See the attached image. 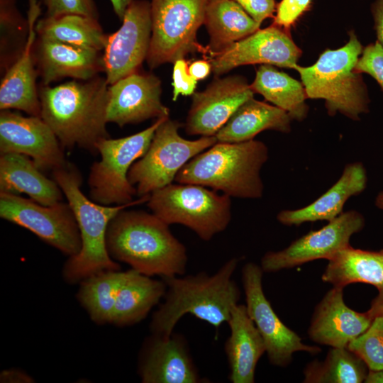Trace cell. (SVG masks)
Segmentation results:
<instances>
[{
    "label": "cell",
    "instance_id": "6da1fadb",
    "mask_svg": "<svg viewBox=\"0 0 383 383\" xmlns=\"http://www.w3.org/2000/svg\"><path fill=\"white\" fill-rule=\"evenodd\" d=\"M111 257L136 272L162 279L185 274L188 255L185 245L170 226L152 213L139 210L118 212L106 235Z\"/></svg>",
    "mask_w": 383,
    "mask_h": 383
},
{
    "label": "cell",
    "instance_id": "7a4b0ae2",
    "mask_svg": "<svg viewBox=\"0 0 383 383\" xmlns=\"http://www.w3.org/2000/svg\"><path fill=\"white\" fill-rule=\"evenodd\" d=\"M109 84L105 77L73 79L38 89L40 117L63 149L75 146L96 155V144L110 138L106 129Z\"/></svg>",
    "mask_w": 383,
    "mask_h": 383
},
{
    "label": "cell",
    "instance_id": "3957f363",
    "mask_svg": "<svg viewBox=\"0 0 383 383\" xmlns=\"http://www.w3.org/2000/svg\"><path fill=\"white\" fill-rule=\"evenodd\" d=\"M238 263L239 259L233 257L213 274L202 271L162 279L166 292L163 302L152 314L151 333L171 335L188 313L218 330L228 322L233 306L240 298L239 286L233 278Z\"/></svg>",
    "mask_w": 383,
    "mask_h": 383
},
{
    "label": "cell",
    "instance_id": "277c9868",
    "mask_svg": "<svg viewBox=\"0 0 383 383\" xmlns=\"http://www.w3.org/2000/svg\"><path fill=\"white\" fill-rule=\"evenodd\" d=\"M77 220L82 240L79 252L70 257L63 267V277L71 284L82 282L101 271L119 270L120 265L109 254L106 243L108 226L121 211L147 203L149 195L139 196L133 201L115 206H105L87 197L81 189L82 177L79 170L70 162L52 172Z\"/></svg>",
    "mask_w": 383,
    "mask_h": 383
},
{
    "label": "cell",
    "instance_id": "5b68a950",
    "mask_svg": "<svg viewBox=\"0 0 383 383\" xmlns=\"http://www.w3.org/2000/svg\"><path fill=\"white\" fill-rule=\"evenodd\" d=\"M269 150L260 140L216 142L190 160L174 181L201 185L228 196L257 199L263 196L261 170Z\"/></svg>",
    "mask_w": 383,
    "mask_h": 383
},
{
    "label": "cell",
    "instance_id": "8992f818",
    "mask_svg": "<svg viewBox=\"0 0 383 383\" xmlns=\"http://www.w3.org/2000/svg\"><path fill=\"white\" fill-rule=\"evenodd\" d=\"M363 47L353 30L345 45L326 49L311 66L297 65L307 99H323L330 116L338 113L353 120L370 111V99L362 74L355 71Z\"/></svg>",
    "mask_w": 383,
    "mask_h": 383
},
{
    "label": "cell",
    "instance_id": "52a82bcc",
    "mask_svg": "<svg viewBox=\"0 0 383 383\" xmlns=\"http://www.w3.org/2000/svg\"><path fill=\"white\" fill-rule=\"evenodd\" d=\"M147 205L168 224H180L209 241L224 231L232 218L231 197L194 184L173 183L150 194Z\"/></svg>",
    "mask_w": 383,
    "mask_h": 383
},
{
    "label": "cell",
    "instance_id": "ba28073f",
    "mask_svg": "<svg viewBox=\"0 0 383 383\" xmlns=\"http://www.w3.org/2000/svg\"><path fill=\"white\" fill-rule=\"evenodd\" d=\"M209 0H150L152 35L147 56L150 69L174 63L189 54L205 57L206 47L197 40Z\"/></svg>",
    "mask_w": 383,
    "mask_h": 383
},
{
    "label": "cell",
    "instance_id": "9c48e42d",
    "mask_svg": "<svg viewBox=\"0 0 383 383\" xmlns=\"http://www.w3.org/2000/svg\"><path fill=\"white\" fill-rule=\"evenodd\" d=\"M167 118L156 119L148 128L120 138H104L96 144L101 160L90 169L88 185L90 199L105 206L133 201L136 189L128 178L133 163L147 151L155 132Z\"/></svg>",
    "mask_w": 383,
    "mask_h": 383
},
{
    "label": "cell",
    "instance_id": "30bf717a",
    "mask_svg": "<svg viewBox=\"0 0 383 383\" xmlns=\"http://www.w3.org/2000/svg\"><path fill=\"white\" fill-rule=\"evenodd\" d=\"M181 126L170 117L162 121L145 153L131 166L128 178L138 196L172 184L190 160L217 142L216 136L187 140L179 133Z\"/></svg>",
    "mask_w": 383,
    "mask_h": 383
},
{
    "label": "cell",
    "instance_id": "8fae6325",
    "mask_svg": "<svg viewBox=\"0 0 383 383\" xmlns=\"http://www.w3.org/2000/svg\"><path fill=\"white\" fill-rule=\"evenodd\" d=\"M0 216L29 230L69 257L82 248L78 224L68 202L44 206L31 199L0 192Z\"/></svg>",
    "mask_w": 383,
    "mask_h": 383
},
{
    "label": "cell",
    "instance_id": "7c38bea8",
    "mask_svg": "<svg viewBox=\"0 0 383 383\" xmlns=\"http://www.w3.org/2000/svg\"><path fill=\"white\" fill-rule=\"evenodd\" d=\"M263 273L260 265L247 262L241 270V281L248 313L263 338L270 363L283 367L291 363L294 353H319V347L304 344L274 312L263 292Z\"/></svg>",
    "mask_w": 383,
    "mask_h": 383
},
{
    "label": "cell",
    "instance_id": "4fadbf2b",
    "mask_svg": "<svg viewBox=\"0 0 383 383\" xmlns=\"http://www.w3.org/2000/svg\"><path fill=\"white\" fill-rule=\"evenodd\" d=\"M362 213L355 209L343 211L321 228L310 231L278 251H268L261 258L264 273L291 269L319 259L329 260L350 245L351 237L365 227Z\"/></svg>",
    "mask_w": 383,
    "mask_h": 383
},
{
    "label": "cell",
    "instance_id": "5bb4252c",
    "mask_svg": "<svg viewBox=\"0 0 383 383\" xmlns=\"http://www.w3.org/2000/svg\"><path fill=\"white\" fill-rule=\"evenodd\" d=\"M121 21V27L107 36L102 54L109 85L139 70L147 59L152 35L150 1H133Z\"/></svg>",
    "mask_w": 383,
    "mask_h": 383
},
{
    "label": "cell",
    "instance_id": "9a60e30c",
    "mask_svg": "<svg viewBox=\"0 0 383 383\" xmlns=\"http://www.w3.org/2000/svg\"><path fill=\"white\" fill-rule=\"evenodd\" d=\"M302 51L289 30L271 24L208 58L211 72L220 76L239 66L269 65L294 69Z\"/></svg>",
    "mask_w": 383,
    "mask_h": 383
},
{
    "label": "cell",
    "instance_id": "2e32d148",
    "mask_svg": "<svg viewBox=\"0 0 383 383\" xmlns=\"http://www.w3.org/2000/svg\"><path fill=\"white\" fill-rule=\"evenodd\" d=\"M0 153L25 155L42 172H52L67 162L57 136L41 117L9 109L0 112Z\"/></svg>",
    "mask_w": 383,
    "mask_h": 383
},
{
    "label": "cell",
    "instance_id": "e0dca14e",
    "mask_svg": "<svg viewBox=\"0 0 383 383\" xmlns=\"http://www.w3.org/2000/svg\"><path fill=\"white\" fill-rule=\"evenodd\" d=\"M254 94L243 76H215L204 91L192 95L184 131L189 135L215 136L238 108Z\"/></svg>",
    "mask_w": 383,
    "mask_h": 383
},
{
    "label": "cell",
    "instance_id": "ac0fdd59",
    "mask_svg": "<svg viewBox=\"0 0 383 383\" xmlns=\"http://www.w3.org/2000/svg\"><path fill=\"white\" fill-rule=\"evenodd\" d=\"M162 82L152 73L140 70L108 87L106 119L122 128L150 118L170 117L161 100Z\"/></svg>",
    "mask_w": 383,
    "mask_h": 383
},
{
    "label": "cell",
    "instance_id": "d6986e66",
    "mask_svg": "<svg viewBox=\"0 0 383 383\" xmlns=\"http://www.w3.org/2000/svg\"><path fill=\"white\" fill-rule=\"evenodd\" d=\"M138 374L143 383H201L186 337L151 333L144 341L138 358Z\"/></svg>",
    "mask_w": 383,
    "mask_h": 383
},
{
    "label": "cell",
    "instance_id": "ffe728a7",
    "mask_svg": "<svg viewBox=\"0 0 383 383\" xmlns=\"http://www.w3.org/2000/svg\"><path fill=\"white\" fill-rule=\"evenodd\" d=\"M41 13L40 4L29 0L27 13L28 34L23 49L5 70L0 85V109L19 110L40 117V101L36 86L34 45L35 26Z\"/></svg>",
    "mask_w": 383,
    "mask_h": 383
},
{
    "label": "cell",
    "instance_id": "44dd1931",
    "mask_svg": "<svg viewBox=\"0 0 383 383\" xmlns=\"http://www.w3.org/2000/svg\"><path fill=\"white\" fill-rule=\"evenodd\" d=\"M343 287H333L316 306L308 330L313 342L331 348H348L362 334L373 318L349 308L343 300Z\"/></svg>",
    "mask_w": 383,
    "mask_h": 383
},
{
    "label": "cell",
    "instance_id": "7402d4cb",
    "mask_svg": "<svg viewBox=\"0 0 383 383\" xmlns=\"http://www.w3.org/2000/svg\"><path fill=\"white\" fill-rule=\"evenodd\" d=\"M33 52L43 85H50L66 77L89 80L104 72L99 51L38 36Z\"/></svg>",
    "mask_w": 383,
    "mask_h": 383
},
{
    "label": "cell",
    "instance_id": "603a6c76",
    "mask_svg": "<svg viewBox=\"0 0 383 383\" xmlns=\"http://www.w3.org/2000/svg\"><path fill=\"white\" fill-rule=\"evenodd\" d=\"M367 184V171L363 163L349 162L336 182L318 199L301 208L280 211L277 214V220L287 226H299L308 222L331 221L343 212L344 206L350 198L365 191Z\"/></svg>",
    "mask_w": 383,
    "mask_h": 383
},
{
    "label": "cell",
    "instance_id": "cb8c5ba5",
    "mask_svg": "<svg viewBox=\"0 0 383 383\" xmlns=\"http://www.w3.org/2000/svg\"><path fill=\"white\" fill-rule=\"evenodd\" d=\"M230 335L224 344L231 383H254L257 364L266 353L265 344L246 306L237 304L227 322Z\"/></svg>",
    "mask_w": 383,
    "mask_h": 383
},
{
    "label": "cell",
    "instance_id": "d4e9b609",
    "mask_svg": "<svg viewBox=\"0 0 383 383\" xmlns=\"http://www.w3.org/2000/svg\"><path fill=\"white\" fill-rule=\"evenodd\" d=\"M0 192L26 194L44 206L55 204L63 197L54 179L44 175L31 158L18 153L1 154Z\"/></svg>",
    "mask_w": 383,
    "mask_h": 383
},
{
    "label": "cell",
    "instance_id": "484cf974",
    "mask_svg": "<svg viewBox=\"0 0 383 383\" xmlns=\"http://www.w3.org/2000/svg\"><path fill=\"white\" fill-rule=\"evenodd\" d=\"M292 121L284 110L252 97L238 108L215 136L217 142L241 143L267 130L289 133Z\"/></svg>",
    "mask_w": 383,
    "mask_h": 383
},
{
    "label": "cell",
    "instance_id": "4316f807",
    "mask_svg": "<svg viewBox=\"0 0 383 383\" xmlns=\"http://www.w3.org/2000/svg\"><path fill=\"white\" fill-rule=\"evenodd\" d=\"M204 25L209 35L205 59L221 52L260 26L234 0H209Z\"/></svg>",
    "mask_w": 383,
    "mask_h": 383
},
{
    "label": "cell",
    "instance_id": "83f0119b",
    "mask_svg": "<svg viewBox=\"0 0 383 383\" xmlns=\"http://www.w3.org/2000/svg\"><path fill=\"white\" fill-rule=\"evenodd\" d=\"M166 284L133 269L126 271L114 305L112 322L118 326L135 324L144 319L163 299Z\"/></svg>",
    "mask_w": 383,
    "mask_h": 383
},
{
    "label": "cell",
    "instance_id": "f1b7e54d",
    "mask_svg": "<svg viewBox=\"0 0 383 383\" xmlns=\"http://www.w3.org/2000/svg\"><path fill=\"white\" fill-rule=\"evenodd\" d=\"M321 279L333 287L365 283L378 291L383 289V250H365L350 245L328 260Z\"/></svg>",
    "mask_w": 383,
    "mask_h": 383
},
{
    "label": "cell",
    "instance_id": "f546056e",
    "mask_svg": "<svg viewBox=\"0 0 383 383\" xmlns=\"http://www.w3.org/2000/svg\"><path fill=\"white\" fill-rule=\"evenodd\" d=\"M250 87L255 94L284 110L292 120L303 121L307 117L309 107L302 83L272 65H260Z\"/></svg>",
    "mask_w": 383,
    "mask_h": 383
},
{
    "label": "cell",
    "instance_id": "4dcf8cb0",
    "mask_svg": "<svg viewBox=\"0 0 383 383\" xmlns=\"http://www.w3.org/2000/svg\"><path fill=\"white\" fill-rule=\"evenodd\" d=\"M35 30L39 37L99 52L104 50L108 36L99 19L77 14L45 16L38 20Z\"/></svg>",
    "mask_w": 383,
    "mask_h": 383
},
{
    "label": "cell",
    "instance_id": "1f68e13d",
    "mask_svg": "<svg viewBox=\"0 0 383 383\" xmlns=\"http://www.w3.org/2000/svg\"><path fill=\"white\" fill-rule=\"evenodd\" d=\"M365 362L348 348H331L324 360H313L304 370L306 383H360L369 373Z\"/></svg>",
    "mask_w": 383,
    "mask_h": 383
},
{
    "label": "cell",
    "instance_id": "d6a6232c",
    "mask_svg": "<svg viewBox=\"0 0 383 383\" xmlns=\"http://www.w3.org/2000/svg\"><path fill=\"white\" fill-rule=\"evenodd\" d=\"M126 272L101 271L82 280L77 298L94 322H112L117 294Z\"/></svg>",
    "mask_w": 383,
    "mask_h": 383
},
{
    "label": "cell",
    "instance_id": "836d02e7",
    "mask_svg": "<svg viewBox=\"0 0 383 383\" xmlns=\"http://www.w3.org/2000/svg\"><path fill=\"white\" fill-rule=\"evenodd\" d=\"M370 370L383 369V317L375 318L370 327L348 346Z\"/></svg>",
    "mask_w": 383,
    "mask_h": 383
},
{
    "label": "cell",
    "instance_id": "e575fe53",
    "mask_svg": "<svg viewBox=\"0 0 383 383\" xmlns=\"http://www.w3.org/2000/svg\"><path fill=\"white\" fill-rule=\"evenodd\" d=\"M0 23H1V65L5 61L9 50L11 53V64L14 62L12 52V40H20L26 42L18 35H22V29H27V19L25 21L19 13L16 0H0Z\"/></svg>",
    "mask_w": 383,
    "mask_h": 383
},
{
    "label": "cell",
    "instance_id": "d590c367",
    "mask_svg": "<svg viewBox=\"0 0 383 383\" xmlns=\"http://www.w3.org/2000/svg\"><path fill=\"white\" fill-rule=\"evenodd\" d=\"M355 71L373 78L383 93V46L377 40L363 48Z\"/></svg>",
    "mask_w": 383,
    "mask_h": 383
},
{
    "label": "cell",
    "instance_id": "8d00e7d4",
    "mask_svg": "<svg viewBox=\"0 0 383 383\" xmlns=\"http://www.w3.org/2000/svg\"><path fill=\"white\" fill-rule=\"evenodd\" d=\"M43 3L47 17L77 14L99 19V12L94 0H43Z\"/></svg>",
    "mask_w": 383,
    "mask_h": 383
},
{
    "label": "cell",
    "instance_id": "74e56055",
    "mask_svg": "<svg viewBox=\"0 0 383 383\" xmlns=\"http://www.w3.org/2000/svg\"><path fill=\"white\" fill-rule=\"evenodd\" d=\"M311 2L312 0H281L277 4L272 24L290 30V28L310 8Z\"/></svg>",
    "mask_w": 383,
    "mask_h": 383
},
{
    "label": "cell",
    "instance_id": "f35d334b",
    "mask_svg": "<svg viewBox=\"0 0 383 383\" xmlns=\"http://www.w3.org/2000/svg\"><path fill=\"white\" fill-rule=\"evenodd\" d=\"M172 72V100L175 101L179 95L189 96L195 92L198 81L188 71V63L184 58L174 63Z\"/></svg>",
    "mask_w": 383,
    "mask_h": 383
},
{
    "label": "cell",
    "instance_id": "ab89813d",
    "mask_svg": "<svg viewBox=\"0 0 383 383\" xmlns=\"http://www.w3.org/2000/svg\"><path fill=\"white\" fill-rule=\"evenodd\" d=\"M258 24L267 18H274L276 11V0H234Z\"/></svg>",
    "mask_w": 383,
    "mask_h": 383
},
{
    "label": "cell",
    "instance_id": "60d3db41",
    "mask_svg": "<svg viewBox=\"0 0 383 383\" xmlns=\"http://www.w3.org/2000/svg\"><path fill=\"white\" fill-rule=\"evenodd\" d=\"M377 41L383 46V0H374L370 6Z\"/></svg>",
    "mask_w": 383,
    "mask_h": 383
},
{
    "label": "cell",
    "instance_id": "b9f144b4",
    "mask_svg": "<svg viewBox=\"0 0 383 383\" xmlns=\"http://www.w3.org/2000/svg\"><path fill=\"white\" fill-rule=\"evenodd\" d=\"M188 71L196 80H201L209 75L211 72V65L206 59L196 60L189 65Z\"/></svg>",
    "mask_w": 383,
    "mask_h": 383
},
{
    "label": "cell",
    "instance_id": "7bdbcfd3",
    "mask_svg": "<svg viewBox=\"0 0 383 383\" xmlns=\"http://www.w3.org/2000/svg\"><path fill=\"white\" fill-rule=\"evenodd\" d=\"M1 382H33V379L25 372L18 370H5L0 375Z\"/></svg>",
    "mask_w": 383,
    "mask_h": 383
},
{
    "label": "cell",
    "instance_id": "ee69618b",
    "mask_svg": "<svg viewBox=\"0 0 383 383\" xmlns=\"http://www.w3.org/2000/svg\"><path fill=\"white\" fill-rule=\"evenodd\" d=\"M377 296L372 300L370 308L367 312L374 319L383 317V289L379 290Z\"/></svg>",
    "mask_w": 383,
    "mask_h": 383
},
{
    "label": "cell",
    "instance_id": "f6af8a7d",
    "mask_svg": "<svg viewBox=\"0 0 383 383\" xmlns=\"http://www.w3.org/2000/svg\"><path fill=\"white\" fill-rule=\"evenodd\" d=\"M115 14L121 21L128 6L135 0H109Z\"/></svg>",
    "mask_w": 383,
    "mask_h": 383
},
{
    "label": "cell",
    "instance_id": "bcb514c9",
    "mask_svg": "<svg viewBox=\"0 0 383 383\" xmlns=\"http://www.w3.org/2000/svg\"><path fill=\"white\" fill-rule=\"evenodd\" d=\"M365 382L383 383V369L377 371L370 370Z\"/></svg>",
    "mask_w": 383,
    "mask_h": 383
},
{
    "label": "cell",
    "instance_id": "7dc6e473",
    "mask_svg": "<svg viewBox=\"0 0 383 383\" xmlns=\"http://www.w3.org/2000/svg\"><path fill=\"white\" fill-rule=\"evenodd\" d=\"M374 204L379 209L383 211V191L379 192L377 195Z\"/></svg>",
    "mask_w": 383,
    "mask_h": 383
}]
</instances>
